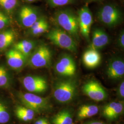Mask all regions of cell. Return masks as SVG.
I'll use <instances>...</instances> for the list:
<instances>
[{"label": "cell", "mask_w": 124, "mask_h": 124, "mask_svg": "<svg viewBox=\"0 0 124 124\" xmlns=\"http://www.w3.org/2000/svg\"><path fill=\"white\" fill-rule=\"evenodd\" d=\"M109 39L106 32L100 28L95 29L93 32L90 48L97 50L105 46L109 43Z\"/></svg>", "instance_id": "5bb4252c"}, {"label": "cell", "mask_w": 124, "mask_h": 124, "mask_svg": "<svg viewBox=\"0 0 124 124\" xmlns=\"http://www.w3.org/2000/svg\"><path fill=\"white\" fill-rule=\"evenodd\" d=\"M98 0H85V1L88 2H93V1H98Z\"/></svg>", "instance_id": "836d02e7"}, {"label": "cell", "mask_w": 124, "mask_h": 124, "mask_svg": "<svg viewBox=\"0 0 124 124\" xmlns=\"http://www.w3.org/2000/svg\"><path fill=\"white\" fill-rule=\"evenodd\" d=\"M55 19L58 25L74 38H79L78 17L70 10H61L56 13Z\"/></svg>", "instance_id": "6da1fadb"}, {"label": "cell", "mask_w": 124, "mask_h": 124, "mask_svg": "<svg viewBox=\"0 0 124 124\" xmlns=\"http://www.w3.org/2000/svg\"><path fill=\"white\" fill-rule=\"evenodd\" d=\"M15 39V34L13 31L8 30L0 33V51L8 48L13 44Z\"/></svg>", "instance_id": "d6986e66"}, {"label": "cell", "mask_w": 124, "mask_h": 124, "mask_svg": "<svg viewBox=\"0 0 124 124\" xmlns=\"http://www.w3.org/2000/svg\"><path fill=\"white\" fill-rule=\"evenodd\" d=\"M46 22H47L44 18H39L36 22L32 25V26L30 28H30L29 31L33 30L36 28L43 25V24H44Z\"/></svg>", "instance_id": "83f0119b"}, {"label": "cell", "mask_w": 124, "mask_h": 124, "mask_svg": "<svg viewBox=\"0 0 124 124\" xmlns=\"http://www.w3.org/2000/svg\"><path fill=\"white\" fill-rule=\"evenodd\" d=\"M19 99L25 107L40 113L48 109L50 107L47 98H42L31 93H21Z\"/></svg>", "instance_id": "5b68a950"}, {"label": "cell", "mask_w": 124, "mask_h": 124, "mask_svg": "<svg viewBox=\"0 0 124 124\" xmlns=\"http://www.w3.org/2000/svg\"><path fill=\"white\" fill-rule=\"evenodd\" d=\"M55 69L59 75L72 77L75 75L76 67L73 58L69 55H63L56 64Z\"/></svg>", "instance_id": "30bf717a"}, {"label": "cell", "mask_w": 124, "mask_h": 124, "mask_svg": "<svg viewBox=\"0 0 124 124\" xmlns=\"http://www.w3.org/2000/svg\"><path fill=\"white\" fill-rule=\"evenodd\" d=\"M53 124H73V119L71 113L68 110L60 111L53 118Z\"/></svg>", "instance_id": "ffe728a7"}, {"label": "cell", "mask_w": 124, "mask_h": 124, "mask_svg": "<svg viewBox=\"0 0 124 124\" xmlns=\"http://www.w3.org/2000/svg\"><path fill=\"white\" fill-rule=\"evenodd\" d=\"M78 19L80 34L85 38L88 40L93 18L92 13L87 6L82 7L78 11Z\"/></svg>", "instance_id": "ba28073f"}, {"label": "cell", "mask_w": 124, "mask_h": 124, "mask_svg": "<svg viewBox=\"0 0 124 124\" xmlns=\"http://www.w3.org/2000/svg\"><path fill=\"white\" fill-rule=\"evenodd\" d=\"M87 124H104L102 122H91L90 123H88Z\"/></svg>", "instance_id": "d6a6232c"}, {"label": "cell", "mask_w": 124, "mask_h": 124, "mask_svg": "<svg viewBox=\"0 0 124 124\" xmlns=\"http://www.w3.org/2000/svg\"><path fill=\"white\" fill-rule=\"evenodd\" d=\"M48 29L49 25L48 23L46 22L43 25L29 31L31 33V35L33 36H38L46 32H47L48 30Z\"/></svg>", "instance_id": "d4e9b609"}, {"label": "cell", "mask_w": 124, "mask_h": 124, "mask_svg": "<svg viewBox=\"0 0 124 124\" xmlns=\"http://www.w3.org/2000/svg\"><path fill=\"white\" fill-rule=\"evenodd\" d=\"M99 108L95 105H84L80 107L78 112V118L79 119H84L90 118L97 115Z\"/></svg>", "instance_id": "ac0fdd59"}, {"label": "cell", "mask_w": 124, "mask_h": 124, "mask_svg": "<svg viewBox=\"0 0 124 124\" xmlns=\"http://www.w3.org/2000/svg\"><path fill=\"white\" fill-rule=\"evenodd\" d=\"M6 58L8 65L14 70H19L22 68L27 61V58L13 48L6 53Z\"/></svg>", "instance_id": "7c38bea8"}, {"label": "cell", "mask_w": 124, "mask_h": 124, "mask_svg": "<svg viewBox=\"0 0 124 124\" xmlns=\"http://www.w3.org/2000/svg\"><path fill=\"white\" fill-rule=\"evenodd\" d=\"M38 18L37 12L31 7L23 6L19 11V21L23 26L25 27L30 28Z\"/></svg>", "instance_id": "8fae6325"}, {"label": "cell", "mask_w": 124, "mask_h": 124, "mask_svg": "<svg viewBox=\"0 0 124 124\" xmlns=\"http://www.w3.org/2000/svg\"><path fill=\"white\" fill-rule=\"evenodd\" d=\"M46 36L53 44L61 48L74 53L77 51V44L74 38L61 29L54 28L51 30Z\"/></svg>", "instance_id": "7a4b0ae2"}, {"label": "cell", "mask_w": 124, "mask_h": 124, "mask_svg": "<svg viewBox=\"0 0 124 124\" xmlns=\"http://www.w3.org/2000/svg\"><path fill=\"white\" fill-rule=\"evenodd\" d=\"M77 85L74 80H63L57 82L54 86L53 96L60 103L70 102L75 96Z\"/></svg>", "instance_id": "3957f363"}, {"label": "cell", "mask_w": 124, "mask_h": 124, "mask_svg": "<svg viewBox=\"0 0 124 124\" xmlns=\"http://www.w3.org/2000/svg\"><path fill=\"white\" fill-rule=\"evenodd\" d=\"M23 84L27 91L33 93H43L48 88L46 80L39 76H27L23 80Z\"/></svg>", "instance_id": "52a82bcc"}, {"label": "cell", "mask_w": 124, "mask_h": 124, "mask_svg": "<svg viewBox=\"0 0 124 124\" xmlns=\"http://www.w3.org/2000/svg\"><path fill=\"white\" fill-rule=\"evenodd\" d=\"M35 45V42L33 41L23 40L14 45L13 49L17 50L27 58L31 54Z\"/></svg>", "instance_id": "e0dca14e"}, {"label": "cell", "mask_w": 124, "mask_h": 124, "mask_svg": "<svg viewBox=\"0 0 124 124\" xmlns=\"http://www.w3.org/2000/svg\"><path fill=\"white\" fill-rule=\"evenodd\" d=\"M16 115L19 120H21L23 121L27 122V121H31L32 120L31 118L27 116L26 115H22V114H16Z\"/></svg>", "instance_id": "f1b7e54d"}, {"label": "cell", "mask_w": 124, "mask_h": 124, "mask_svg": "<svg viewBox=\"0 0 124 124\" xmlns=\"http://www.w3.org/2000/svg\"><path fill=\"white\" fill-rule=\"evenodd\" d=\"M99 21L107 26H115L122 21V16L120 9L115 5L107 4L102 7L98 12Z\"/></svg>", "instance_id": "277c9868"}, {"label": "cell", "mask_w": 124, "mask_h": 124, "mask_svg": "<svg viewBox=\"0 0 124 124\" xmlns=\"http://www.w3.org/2000/svg\"><path fill=\"white\" fill-rule=\"evenodd\" d=\"M124 111V105L120 102H111L104 107L103 116L109 120H114L121 115Z\"/></svg>", "instance_id": "2e32d148"}, {"label": "cell", "mask_w": 124, "mask_h": 124, "mask_svg": "<svg viewBox=\"0 0 124 124\" xmlns=\"http://www.w3.org/2000/svg\"><path fill=\"white\" fill-rule=\"evenodd\" d=\"M107 74L111 79H118L124 75V62L120 58H115L111 60L108 67Z\"/></svg>", "instance_id": "4fadbf2b"}, {"label": "cell", "mask_w": 124, "mask_h": 124, "mask_svg": "<svg viewBox=\"0 0 124 124\" xmlns=\"http://www.w3.org/2000/svg\"><path fill=\"white\" fill-rule=\"evenodd\" d=\"M9 23V18L3 12L0 11V30L7 26Z\"/></svg>", "instance_id": "4316f807"}, {"label": "cell", "mask_w": 124, "mask_h": 124, "mask_svg": "<svg viewBox=\"0 0 124 124\" xmlns=\"http://www.w3.org/2000/svg\"><path fill=\"white\" fill-rule=\"evenodd\" d=\"M82 90L85 95L96 101L104 100L107 97L105 89L95 80H90L85 84L82 87Z\"/></svg>", "instance_id": "9c48e42d"}, {"label": "cell", "mask_w": 124, "mask_h": 124, "mask_svg": "<svg viewBox=\"0 0 124 124\" xmlns=\"http://www.w3.org/2000/svg\"><path fill=\"white\" fill-rule=\"evenodd\" d=\"M17 3L18 0H0V6L8 11L13 10Z\"/></svg>", "instance_id": "7402d4cb"}, {"label": "cell", "mask_w": 124, "mask_h": 124, "mask_svg": "<svg viewBox=\"0 0 124 124\" xmlns=\"http://www.w3.org/2000/svg\"><path fill=\"white\" fill-rule=\"evenodd\" d=\"M101 56L98 50L88 49L85 51L82 56V62L85 67L93 69L98 67L101 61Z\"/></svg>", "instance_id": "9a60e30c"}, {"label": "cell", "mask_w": 124, "mask_h": 124, "mask_svg": "<svg viewBox=\"0 0 124 124\" xmlns=\"http://www.w3.org/2000/svg\"><path fill=\"white\" fill-rule=\"evenodd\" d=\"M119 93L120 97L121 98H124V81H122L120 83L119 89Z\"/></svg>", "instance_id": "4dcf8cb0"}, {"label": "cell", "mask_w": 124, "mask_h": 124, "mask_svg": "<svg viewBox=\"0 0 124 124\" xmlns=\"http://www.w3.org/2000/svg\"><path fill=\"white\" fill-rule=\"evenodd\" d=\"M34 124H49L47 120L45 119H40L37 120Z\"/></svg>", "instance_id": "1f68e13d"}, {"label": "cell", "mask_w": 124, "mask_h": 124, "mask_svg": "<svg viewBox=\"0 0 124 124\" xmlns=\"http://www.w3.org/2000/svg\"><path fill=\"white\" fill-rule=\"evenodd\" d=\"M52 53L47 46L42 45L38 46L31 55L29 64L36 68L49 66L51 62Z\"/></svg>", "instance_id": "8992f818"}, {"label": "cell", "mask_w": 124, "mask_h": 124, "mask_svg": "<svg viewBox=\"0 0 124 124\" xmlns=\"http://www.w3.org/2000/svg\"><path fill=\"white\" fill-rule=\"evenodd\" d=\"M10 115L6 107L0 102V124H5L9 121Z\"/></svg>", "instance_id": "44dd1931"}, {"label": "cell", "mask_w": 124, "mask_h": 124, "mask_svg": "<svg viewBox=\"0 0 124 124\" xmlns=\"http://www.w3.org/2000/svg\"><path fill=\"white\" fill-rule=\"evenodd\" d=\"M27 1H29V2H32V1H35V0H26Z\"/></svg>", "instance_id": "e575fe53"}, {"label": "cell", "mask_w": 124, "mask_h": 124, "mask_svg": "<svg viewBox=\"0 0 124 124\" xmlns=\"http://www.w3.org/2000/svg\"><path fill=\"white\" fill-rule=\"evenodd\" d=\"M9 81L8 72L4 67L0 66V87L7 85Z\"/></svg>", "instance_id": "cb8c5ba5"}, {"label": "cell", "mask_w": 124, "mask_h": 124, "mask_svg": "<svg viewBox=\"0 0 124 124\" xmlns=\"http://www.w3.org/2000/svg\"><path fill=\"white\" fill-rule=\"evenodd\" d=\"M119 45L121 48H124V31H122L120 34L119 40H118Z\"/></svg>", "instance_id": "f546056e"}, {"label": "cell", "mask_w": 124, "mask_h": 124, "mask_svg": "<svg viewBox=\"0 0 124 124\" xmlns=\"http://www.w3.org/2000/svg\"><path fill=\"white\" fill-rule=\"evenodd\" d=\"M15 114H20L33 119L35 116V112L31 109L25 107H18L16 109Z\"/></svg>", "instance_id": "603a6c76"}, {"label": "cell", "mask_w": 124, "mask_h": 124, "mask_svg": "<svg viewBox=\"0 0 124 124\" xmlns=\"http://www.w3.org/2000/svg\"><path fill=\"white\" fill-rule=\"evenodd\" d=\"M52 7H58L65 6L71 3L73 0H47Z\"/></svg>", "instance_id": "484cf974"}]
</instances>
